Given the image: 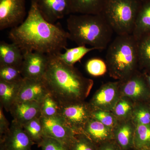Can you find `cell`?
Returning <instances> with one entry per match:
<instances>
[{"label": "cell", "mask_w": 150, "mask_h": 150, "mask_svg": "<svg viewBox=\"0 0 150 150\" xmlns=\"http://www.w3.org/2000/svg\"><path fill=\"white\" fill-rule=\"evenodd\" d=\"M8 37L23 53L37 52L58 55L67 48L69 33L59 24L47 21L40 14L34 0L24 21L11 29Z\"/></svg>", "instance_id": "1"}, {"label": "cell", "mask_w": 150, "mask_h": 150, "mask_svg": "<svg viewBox=\"0 0 150 150\" xmlns=\"http://www.w3.org/2000/svg\"><path fill=\"white\" fill-rule=\"evenodd\" d=\"M44 78L59 105L84 101L93 85L92 80L84 76L74 66L65 64L57 55H49Z\"/></svg>", "instance_id": "2"}, {"label": "cell", "mask_w": 150, "mask_h": 150, "mask_svg": "<svg viewBox=\"0 0 150 150\" xmlns=\"http://www.w3.org/2000/svg\"><path fill=\"white\" fill-rule=\"evenodd\" d=\"M69 39L78 46H89L98 50L109 45L113 30L102 14L70 15L67 20Z\"/></svg>", "instance_id": "3"}, {"label": "cell", "mask_w": 150, "mask_h": 150, "mask_svg": "<svg viewBox=\"0 0 150 150\" xmlns=\"http://www.w3.org/2000/svg\"><path fill=\"white\" fill-rule=\"evenodd\" d=\"M105 58L110 77L119 81L130 77L139 69L137 38L133 34L117 35L108 45Z\"/></svg>", "instance_id": "4"}, {"label": "cell", "mask_w": 150, "mask_h": 150, "mask_svg": "<svg viewBox=\"0 0 150 150\" xmlns=\"http://www.w3.org/2000/svg\"><path fill=\"white\" fill-rule=\"evenodd\" d=\"M141 4L139 0H108L102 14L117 35L132 34Z\"/></svg>", "instance_id": "5"}, {"label": "cell", "mask_w": 150, "mask_h": 150, "mask_svg": "<svg viewBox=\"0 0 150 150\" xmlns=\"http://www.w3.org/2000/svg\"><path fill=\"white\" fill-rule=\"evenodd\" d=\"M92 110L89 103L77 101L59 105V115L75 134H81L91 118Z\"/></svg>", "instance_id": "6"}, {"label": "cell", "mask_w": 150, "mask_h": 150, "mask_svg": "<svg viewBox=\"0 0 150 150\" xmlns=\"http://www.w3.org/2000/svg\"><path fill=\"white\" fill-rule=\"evenodd\" d=\"M119 82L121 96L128 98L135 103L150 102V88L143 73L137 71Z\"/></svg>", "instance_id": "7"}, {"label": "cell", "mask_w": 150, "mask_h": 150, "mask_svg": "<svg viewBox=\"0 0 150 150\" xmlns=\"http://www.w3.org/2000/svg\"><path fill=\"white\" fill-rule=\"evenodd\" d=\"M26 15L25 0H0V30L21 24Z\"/></svg>", "instance_id": "8"}, {"label": "cell", "mask_w": 150, "mask_h": 150, "mask_svg": "<svg viewBox=\"0 0 150 150\" xmlns=\"http://www.w3.org/2000/svg\"><path fill=\"white\" fill-rule=\"evenodd\" d=\"M120 97L119 81L109 82L97 91L89 104L93 109L111 112Z\"/></svg>", "instance_id": "9"}, {"label": "cell", "mask_w": 150, "mask_h": 150, "mask_svg": "<svg viewBox=\"0 0 150 150\" xmlns=\"http://www.w3.org/2000/svg\"><path fill=\"white\" fill-rule=\"evenodd\" d=\"M40 119L44 136L59 140L69 148L75 133L59 114L52 117H40Z\"/></svg>", "instance_id": "10"}, {"label": "cell", "mask_w": 150, "mask_h": 150, "mask_svg": "<svg viewBox=\"0 0 150 150\" xmlns=\"http://www.w3.org/2000/svg\"><path fill=\"white\" fill-rule=\"evenodd\" d=\"M33 144L23 126L14 120L6 134L0 138V146L5 150H32Z\"/></svg>", "instance_id": "11"}, {"label": "cell", "mask_w": 150, "mask_h": 150, "mask_svg": "<svg viewBox=\"0 0 150 150\" xmlns=\"http://www.w3.org/2000/svg\"><path fill=\"white\" fill-rule=\"evenodd\" d=\"M23 53L21 73L27 79H42L47 70L49 55L37 52L26 51Z\"/></svg>", "instance_id": "12"}, {"label": "cell", "mask_w": 150, "mask_h": 150, "mask_svg": "<svg viewBox=\"0 0 150 150\" xmlns=\"http://www.w3.org/2000/svg\"><path fill=\"white\" fill-rule=\"evenodd\" d=\"M49 93L50 91L44 78H24L16 102L30 101L42 103Z\"/></svg>", "instance_id": "13"}, {"label": "cell", "mask_w": 150, "mask_h": 150, "mask_svg": "<svg viewBox=\"0 0 150 150\" xmlns=\"http://www.w3.org/2000/svg\"><path fill=\"white\" fill-rule=\"evenodd\" d=\"M38 10L46 20L55 23L71 13L69 0H34Z\"/></svg>", "instance_id": "14"}, {"label": "cell", "mask_w": 150, "mask_h": 150, "mask_svg": "<svg viewBox=\"0 0 150 150\" xmlns=\"http://www.w3.org/2000/svg\"><path fill=\"white\" fill-rule=\"evenodd\" d=\"M42 103L36 101L16 102L11 108L10 112L14 121L22 126L35 118H40Z\"/></svg>", "instance_id": "15"}, {"label": "cell", "mask_w": 150, "mask_h": 150, "mask_svg": "<svg viewBox=\"0 0 150 150\" xmlns=\"http://www.w3.org/2000/svg\"><path fill=\"white\" fill-rule=\"evenodd\" d=\"M136 126L131 119L118 121L113 129L114 140L121 150L134 149V139Z\"/></svg>", "instance_id": "16"}, {"label": "cell", "mask_w": 150, "mask_h": 150, "mask_svg": "<svg viewBox=\"0 0 150 150\" xmlns=\"http://www.w3.org/2000/svg\"><path fill=\"white\" fill-rule=\"evenodd\" d=\"M82 134L97 146L114 140L113 130L92 117L86 124Z\"/></svg>", "instance_id": "17"}, {"label": "cell", "mask_w": 150, "mask_h": 150, "mask_svg": "<svg viewBox=\"0 0 150 150\" xmlns=\"http://www.w3.org/2000/svg\"><path fill=\"white\" fill-rule=\"evenodd\" d=\"M23 53L16 44L0 42V66H9L21 69Z\"/></svg>", "instance_id": "18"}, {"label": "cell", "mask_w": 150, "mask_h": 150, "mask_svg": "<svg viewBox=\"0 0 150 150\" xmlns=\"http://www.w3.org/2000/svg\"><path fill=\"white\" fill-rule=\"evenodd\" d=\"M108 0H69L71 13L102 14Z\"/></svg>", "instance_id": "19"}, {"label": "cell", "mask_w": 150, "mask_h": 150, "mask_svg": "<svg viewBox=\"0 0 150 150\" xmlns=\"http://www.w3.org/2000/svg\"><path fill=\"white\" fill-rule=\"evenodd\" d=\"M23 80L16 82L0 80L1 106L7 112L16 102Z\"/></svg>", "instance_id": "20"}, {"label": "cell", "mask_w": 150, "mask_h": 150, "mask_svg": "<svg viewBox=\"0 0 150 150\" xmlns=\"http://www.w3.org/2000/svg\"><path fill=\"white\" fill-rule=\"evenodd\" d=\"M149 33H150V0H147L142 2L132 34L138 40Z\"/></svg>", "instance_id": "21"}, {"label": "cell", "mask_w": 150, "mask_h": 150, "mask_svg": "<svg viewBox=\"0 0 150 150\" xmlns=\"http://www.w3.org/2000/svg\"><path fill=\"white\" fill-rule=\"evenodd\" d=\"M64 49L66 50L64 53H61L57 56L62 62L69 66H74L90 51L97 50L93 47L88 48L86 46H79L71 48H66Z\"/></svg>", "instance_id": "22"}, {"label": "cell", "mask_w": 150, "mask_h": 150, "mask_svg": "<svg viewBox=\"0 0 150 150\" xmlns=\"http://www.w3.org/2000/svg\"><path fill=\"white\" fill-rule=\"evenodd\" d=\"M138 40L139 69L150 70V33L143 35Z\"/></svg>", "instance_id": "23"}, {"label": "cell", "mask_w": 150, "mask_h": 150, "mask_svg": "<svg viewBox=\"0 0 150 150\" xmlns=\"http://www.w3.org/2000/svg\"><path fill=\"white\" fill-rule=\"evenodd\" d=\"M135 104L128 98L121 96L111 112L118 121L130 120L131 119Z\"/></svg>", "instance_id": "24"}, {"label": "cell", "mask_w": 150, "mask_h": 150, "mask_svg": "<svg viewBox=\"0 0 150 150\" xmlns=\"http://www.w3.org/2000/svg\"><path fill=\"white\" fill-rule=\"evenodd\" d=\"M134 149L137 150L150 149V125H136Z\"/></svg>", "instance_id": "25"}, {"label": "cell", "mask_w": 150, "mask_h": 150, "mask_svg": "<svg viewBox=\"0 0 150 150\" xmlns=\"http://www.w3.org/2000/svg\"><path fill=\"white\" fill-rule=\"evenodd\" d=\"M131 119L136 125H150V103H136Z\"/></svg>", "instance_id": "26"}, {"label": "cell", "mask_w": 150, "mask_h": 150, "mask_svg": "<svg viewBox=\"0 0 150 150\" xmlns=\"http://www.w3.org/2000/svg\"><path fill=\"white\" fill-rule=\"evenodd\" d=\"M22 126L34 144L39 145L45 137L40 118H34Z\"/></svg>", "instance_id": "27"}, {"label": "cell", "mask_w": 150, "mask_h": 150, "mask_svg": "<svg viewBox=\"0 0 150 150\" xmlns=\"http://www.w3.org/2000/svg\"><path fill=\"white\" fill-rule=\"evenodd\" d=\"M91 117L113 130L118 122V119L112 112L100 109L92 108Z\"/></svg>", "instance_id": "28"}, {"label": "cell", "mask_w": 150, "mask_h": 150, "mask_svg": "<svg viewBox=\"0 0 150 150\" xmlns=\"http://www.w3.org/2000/svg\"><path fill=\"white\" fill-rule=\"evenodd\" d=\"M69 150H97L98 146L84 134H75Z\"/></svg>", "instance_id": "29"}, {"label": "cell", "mask_w": 150, "mask_h": 150, "mask_svg": "<svg viewBox=\"0 0 150 150\" xmlns=\"http://www.w3.org/2000/svg\"><path fill=\"white\" fill-rule=\"evenodd\" d=\"M59 104L51 93L48 94L42 103L40 117H49L59 114Z\"/></svg>", "instance_id": "30"}, {"label": "cell", "mask_w": 150, "mask_h": 150, "mask_svg": "<svg viewBox=\"0 0 150 150\" xmlns=\"http://www.w3.org/2000/svg\"><path fill=\"white\" fill-rule=\"evenodd\" d=\"M23 79L19 68L12 66H0V80L16 82L22 81Z\"/></svg>", "instance_id": "31"}, {"label": "cell", "mask_w": 150, "mask_h": 150, "mask_svg": "<svg viewBox=\"0 0 150 150\" xmlns=\"http://www.w3.org/2000/svg\"><path fill=\"white\" fill-rule=\"evenodd\" d=\"M86 68L88 74L93 76H103L108 71L106 62L99 58L89 59L86 64Z\"/></svg>", "instance_id": "32"}, {"label": "cell", "mask_w": 150, "mask_h": 150, "mask_svg": "<svg viewBox=\"0 0 150 150\" xmlns=\"http://www.w3.org/2000/svg\"><path fill=\"white\" fill-rule=\"evenodd\" d=\"M38 146L41 148V150H69V147L62 142L46 136Z\"/></svg>", "instance_id": "33"}, {"label": "cell", "mask_w": 150, "mask_h": 150, "mask_svg": "<svg viewBox=\"0 0 150 150\" xmlns=\"http://www.w3.org/2000/svg\"><path fill=\"white\" fill-rule=\"evenodd\" d=\"M3 108L0 107V138L6 134L9 129V123L4 115Z\"/></svg>", "instance_id": "34"}, {"label": "cell", "mask_w": 150, "mask_h": 150, "mask_svg": "<svg viewBox=\"0 0 150 150\" xmlns=\"http://www.w3.org/2000/svg\"><path fill=\"white\" fill-rule=\"evenodd\" d=\"M97 150H121L114 140L103 143L98 146Z\"/></svg>", "instance_id": "35"}, {"label": "cell", "mask_w": 150, "mask_h": 150, "mask_svg": "<svg viewBox=\"0 0 150 150\" xmlns=\"http://www.w3.org/2000/svg\"><path fill=\"white\" fill-rule=\"evenodd\" d=\"M143 74L150 88V70L144 71Z\"/></svg>", "instance_id": "36"}, {"label": "cell", "mask_w": 150, "mask_h": 150, "mask_svg": "<svg viewBox=\"0 0 150 150\" xmlns=\"http://www.w3.org/2000/svg\"><path fill=\"white\" fill-rule=\"evenodd\" d=\"M0 150H5L2 147L0 146Z\"/></svg>", "instance_id": "37"}, {"label": "cell", "mask_w": 150, "mask_h": 150, "mask_svg": "<svg viewBox=\"0 0 150 150\" xmlns=\"http://www.w3.org/2000/svg\"><path fill=\"white\" fill-rule=\"evenodd\" d=\"M139 1H140L141 2H143L145 1H147V0H139Z\"/></svg>", "instance_id": "38"}, {"label": "cell", "mask_w": 150, "mask_h": 150, "mask_svg": "<svg viewBox=\"0 0 150 150\" xmlns=\"http://www.w3.org/2000/svg\"><path fill=\"white\" fill-rule=\"evenodd\" d=\"M140 150H150V149H143Z\"/></svg>", "instance_id": "39"}, {"label": "cell", "mask_w": 150, "mask_h": 150, "mask_svg": "<svg viewBox=\"0 0 150 150\" xmlns=\"http://www.w3.org/2000/svg\"></svg>", "instance_id": "40"}]
</instances>
